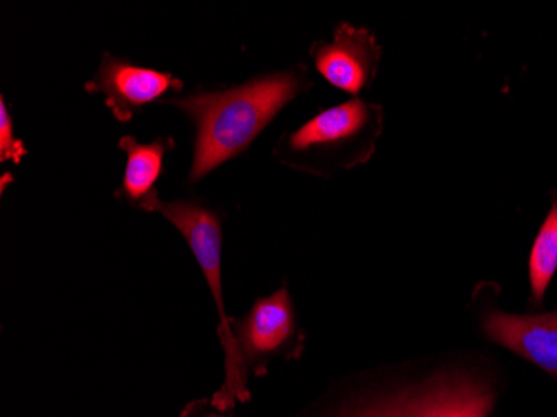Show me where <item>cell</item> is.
Listing matches in <instances>:
<instances>
[{
	"label": "cell",
	"instance_id": "277c9868",
	"mask_svg": "<svg viewBox=\"0 0 557 417\" xmlns=\"http://www.w3.org/2000/svg\"><path fill=\"white\" fill-rule=\"evenodd\" d=\"M493 389L468 375H446L419 388L383 397L347 417H487Z\"/></svg>",
	"mask_w": 557,
	"mask_h": 417
},
{
	"label": "cell",
	"instance_id": "52a82bcc",
	"mask_svg": "<svg viewBox=\"0 0 557 417\" xmlns=\"http://www.w3.org/2000/svg\"><path fill=\"white\" fill-rule=\"evenodd\" d=\"M244 368H258L268 357L284 353L296 335V315L286 287L256 301L246 318L233 329Z\"/></svg>",
	"mask_w": 557,
	"mask_h": 417
},
{
	"label": "cell",
	"instance_id": "5b68a950",
	"mask_svg": "<svg viewBox=\"0 0 557 417\" xmlns=\"http://www.w3.org/2000/svg\"><path fill=\"white\" fill-rule=\"evenodd\" d=\"M184 86L171 72L143 68L129 59L104 52L99 68L86 83V90L102 94L112 115L119 122H129L147 103L177 96Z\"/></svg>",
	"mask_w": 557,
	"mask_h": 417
},
{
	"label": "cell",
	"instance_id": "9c48e42d",
	"mask_svg": "<svg viewBox=\"0 0 557 417\" xmlns=\"http://www.w3.org/2000/svg\"><path fill=\"white\" fill-rule=\"evenodd\" d=\"M175 146L177 144L172 136L156 137L149 144L139 143L134 136H122L117 147L125 154L127 162L114 196L143 211L147 200L159 194L156 184L164 171L165 154L174 150Z\"/></svg>",
	"mask_w": 557,
	"mask_h": 417
},
{
	"label": "cell",
	"instance_id": "8fae6325",
	"mask_svg": "<svg viewBox=\"0 0 557 417\" xmlns=\"http://www.w3.org/2000/svg\"><path fill=\"white\" fill-rule=\"evenodd\" d=\"M27 156V147L15 137L14 119L9 111L8 100L0 97V162H14L21 164L22 158Z\"/></svg>",
	"mask_w": 557,
	"mask_h": 417
},
{
	"label": "cell",
	"instance_id": "ba28073f",
	"mask_svg": "<svg viewBox=\"0 0 557 417\" xmlns=\"http://www.w3.org/2000/svg\"><path fill=\"white\" fill-rule=\"evenodd\" d=\"M483 329L493 343L557 376V310L537 316L494 310L484 318Z\"/></svg>",
	"mask_w": 557,
	"mask_h": 417
},
{
	"label": "cell",
	"instance_id": "7a4b0ae2",
	"mask_svg": "<svg viewBox=\"0 0 557 417\" xmlns=\"http://www.w3.org/2000/svg\"><path fill=\"white\" fill-rule=\"evenodd\" d=\"M379 103L354 99L324 109L278 139L274 154L287 168L329 177L343 169L366 164L383 133Z\"/></svg>",
	"mask_w": 557,
	"mask_h": 417
},
{
	"label": "cell",
	"instance_id": "6da1fadb",
	"mask_svg": "<svg viewBox=\"0 0 557 417\" xmlns=\"http://www.w3.org/2000/svg\"><path fill=\"white\" fill-rule=\"evenodd\" d=\"M306 64L256 75L233 87L199 86L159 103L172 106L194 124V150L187 184H197L249 149L275 115L299 94L311 89Z\"/></svg>",
	"mask_w": 557,
	"mask_h": 417
},
{
	"label": "cell",
	"instance_id": "30bf717a",
	"mask_svg": "<svg viewBox=\"0 0 557 417\" xmlns=\"http://www.w3.org/2000/svg\"><path fill=\"white\" fill-rule=\"evenodd\" d=\"M557 271V203L541 225L540 234L534 241L533 250L529 256V281L531 294L536 303L543 301L547 285Z\"/></svg>",
	"mask_w": 557,
	"mask_h": 417
},
{
	"label": "cell",
	"instance_id": "7c38bea8",
	"mask_svg": "<svg viewBox=\"0 0 557 417\" xmlns=\"http://www.w3.org/2000/svg\"><path fill=\"white\" fill-rule=\"evenodd\" d=\"M208 417H221V416H208Z\"/></svg>",
	"mask_w": 557,
	"mask_h": 417
},
{
	"label": "cell",
	"instance_id": "8992f818",
	"mask_svg": "<svg viewBox=\"0 0 557 417\" xmlns=\"http://www.w3.org/2000/svg\"><path fill=\"white\" fill-rule=\"evenodd\" d=\"M319 74L336 89L358 96L374 81L383 47L371 30L343 22L333 42L318 40L309 50Z\"/></svg>",
	"mask_w": 557,
	"mask_h": 417
},
{
	"label": "cell",
	"instance_id": "3957f363",
	"mask_svg": "<svg viewBox=\"0 0 557 417\" xmlns=\"http://www.w3.org/2000/svg\"><path fill=\"white\" fill-rule=\"evenodd\" d=\"M143 211L159 212L171 224L180 229L184 240L189 244L200 271L208 281L209 290L214 296L219 310V338L225 354V379L222 388L212 397L218 409H231L236 401L249 400L246 388V368L237 349L233 332V319L225 312L222 299L221 253H222V214L212 204L202 199L164 200L156 194L144 206Z\"/></svg>",
	"mask_w": 557,
	"mask_h": 417
}]
</instances>
